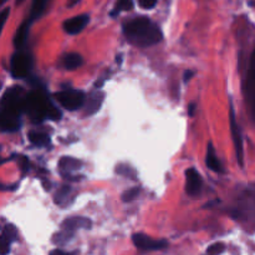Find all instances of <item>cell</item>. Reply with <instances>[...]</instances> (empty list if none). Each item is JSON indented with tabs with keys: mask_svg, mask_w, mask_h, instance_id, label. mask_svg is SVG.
Returning <instances> with one entry per match:
<instances>
[{
	"mask_svg": "<svg viewBox=\"0 0 255 255\" xmlns=\"http://www.w3.org/2000/svg\"><path fill=\"white\" fill-rule=\"evenodd\" d=\"M124 32L131 44L139 47H148L162 40L161 29L148 17H136L124 25Z\"/></svg>",
	"mask_w": 255,
	"mask_h": 255,
	"instance_id": "6da1fadb",
	"label": "cell"
},
{
	"mask_svg": "<svg viewBox=\"0 0 255 255\" xmlns=\"http://www.w3.org/2000/svg\"><path fill=\"white\" fill-rule=\"evenodd\" d=\"M25 97L19 87L7 90L1 100V128L4 132H15L20 127V115L25 111Z\"/></svg>",
	"mask_w": 255,
	"mask_h": 255,
	"instance_id": "7a4b0ae2",
	"label": "cell"
},
{
	"mask_svg": "<svg viewBox=\"0 0 255 255\" xmlns=\"http://www.w3.org/2000/svg\"><path fill=\"white\" fill-rule=\"evenodd\" d=\"M50 102L41 90H34L25 97V112L34 124H40L47 117V109Z\"/></svg>",
	"mask_w": 255,
	"mask_h": 255,
	"instance_id": "3957f363",
	"label": "cell"
},
{
	"mask_svg": "<svg viewBox=\"0 0 255 255\" xmlns=\"http://www.w3.org/2000/svg\"><path fill=\"white\" fill-rule=\"evenodd\" d=\"M55 97L64 109L70 110V111H75L84 106L85 104L84 92L77 91V90H66V91L57 92L55 94Z\"/></svg>",
	"mask_w": 255,
	"mask_h": 255,
	"instance_id": "277c9868",
	"label": "cell"
},
{
	"mask_svg": "<svg viewBox=\"0 0 255 255\" xmlns=\"http://www.w3.org/2000/svg\"><path fill=\"white\" fill-rule=\"evenodd\" d=\"M229 117H231V132H232V137H233L234 147H236L237 158H238L239 166L243 167L244 166L243 138H242V133H241V128H239V125L237 124L236 112H234L233 105L231 106V115H229Z\"/></svg>",
	"mask_w": 255,
	"mask_h": 255,
	"instance_id": "5b68a950",
	"label": "cell"
},
{
	"mask_svg": "<svg viewBox=\"0 0 255 255\" xmlns=\"http://www.w3.org/2000/svg\"><path fill=\"white\" fill-rule=\"evenodd\" d=\"M10 69H11V75L15 77V79H24V77L29 74V69H30L29 56H27L25 52L17 51L16 54L12 55Z\"/></svg>",
	"mask_w": 255,
	"mask_h": 255,
	"instance_id": "8992f818",
	"label": "cell"
},
{
	"mask_svg": "<svg viewBox=\"0 0 255 255\" xmlns=\"http://www.w3.org/2000/svg\"><path fill=\"white\" fill-rule=\"evenodd\" d=\"M134 246L141 251H161V249L167 248L168 243L166 241H156L146 234L137 233L132 237Z\"/></svg>",
	"mask_w": 255,
	"mask_h": 255,
	"instance_id": "52a82bcc",
	"label": "cell"
},
{
	"mask_svg": "<svg viewBox=\"0 0 255 255\" xmlns=\"http://www.w3.org/2000/svg\"><path fill=\"white\" fill-rule=\"evenodd\" d=\"M246 94L248 104L251 106V111L255 117V50L251 57V62H249V71L248 77H247V86H246Z\"/></svg>",
	"mask_w": 255,
	"mask_h": 255,
	"instance_id": "ba28073f",
	"label": "cell"
},
{
	"mask_svg": "<svg viewBox=\"0 0 255 255\" xmlns=\"http://www.w3.org/2000/svg\"><path fill=\"white\" fill-rule=\"evenodd\" d=\"M90 21V16L87 14L77 15V16L71 17V19H67L64 22V30L70 35H76L79 32H81L85 29L87 24Z\"/></svg>",
	"mask_w": 255,
	"mask_h": 255,
	"instance_id": "9c48e42d",
	"label": "cell"
},
{
	"mask_svg": "<svg viewBox=\"0 0 255 255\" xmlns=\"http://www.w3.org/2000/svg\"><path fill=\"white\" fill-rule=\"evenodd\" d=\"M202 178L198 172L194 168H189L186 171V191L189 196L196 197L201 193Z\"/></svg>",
	"mask_w": 255,
	"mask_h": 255,
	"instance_id": "30bf717a",
	"label": "cell"
},
{
	"mask_svg": "<svg viewBox=\"0 0 255 255\" xmlns=\"http://www.w3.org/2000/svg\"><path fill=\"white\" fill-rule=\"evenodd\" d=\"M17 239V231L14 226L7 224L5 228L2 229L1 233V243H0V248H1V255H6L10 252V246L12 242Z\"/></svg>",
	"mask_w": 255,
	"mask_h": 255,
	"instance_id": "8fae6325",
	"label": "cell"
},
{
	"mask_svg": "<svg viewBox=\"0 0 255 255\" xmlns=\"http://www.w3.org/2000/svg\"><path fill=\"white\" fill-rule=\"evenodd\" d=\"M92 223L90 219L84 218V217H72V218H67L62 222L61 228L64 231L75 232L76 229H90Z\"/></svg>",
	"mask_w": 255,
	"mask_h": 255,
	"instance_id": "7c38bea8",
	"label": "cell"
},
{
	"mask_svg": "<svg viewBox=\"0 0 255 255\" xmlns=\"http://www.w3.org/2000/svg\"><path fill=\"white\" fill-rule=\"evenodd\" d=\"M105 94L102 91H95L91 94L89 101L86 104V114L87 115H95L101 107L102 102H104Z\"/></svg>",
	"mask_w": 255,
	"mask_h": 255,
	"instance_id": "4fadbf2b",
	"label": "cell"
},
{
	"mask_svg": "<svg viewBox=\"0 0 255 255\" xmlns=\"http://www.w3.org/2000/svg\"><path fill=\"white\" fill-rule=\"evenodd\" d=\"M81 161L74 158V157H64L59 162V168L64 174L70 173L72 171H77V169L81 168Z\"/></svg>",
	"mask_w": 255,
	"mask_h": 255,
	"instance_id": "5bb4252c",
	"label": "cell"
},
{
	"mask_svg": "<svg viewBox=\"0 0 255 255\" xmlns=\"http://www.w3.org/2000/svg\"><path fill=\"white\" fill-rule=\"evenodd\" d=\"M27 137H29V141L31 142L34 146H37V147H47L50 146V143H51L49 134L44 133V132L31 131L29 132Z\"/></svg>",
	"mask_w": 255,
	"mask_h": 255,
	"instance_id": "9a60e30c",
	"label": "cell"
},
{
	"mask_svg": "<svg viewBox=\"0 0 255 255\" xmlns=\"http://www.w3.org/2000/svg\"><path fill=\"white\" fill-rule=\"evenodd\" d=\"M206 163L208 166V168H211L214 172H223L222 169V164L219 162V159L217 158L216 151L213 148V144H208V151H207V157H206Z\"/></svg>",
	"mask_w": 255,
	"mask_h": 255,
	"instance_id": "2e32d148",
	"label": "cell"
},
{
	"mask_svg": "<svg viewBox=\"0 0 255 255\" xmlns=\"http://www.w3.org/2000/svg\"><path fill=\"white\" fill-rule=\"evenodd\" d=\"M29 26H30V21L27 20V21L22 22V24L19 26V29H17L16 34H15V37H14V45L16 49H21V47L24 46L25 41H26L27 32H29Z\"/></svg>",
	"mask_w": 255,
	"mask_h": 255,
	"instance_id": "e0dca14e",
	"label": "cell"
},
{
	"mask_svg": "<svg viewBox=\"0 0 255 255\" xmlns=\"http://www.w3.org/2000/svg\"><path fill=\"white\" fill-rule=\"evenodd\" d=\"M82 65V56L76 52L65 55L64 57V66L67 70H75Z\"/></svg>",
	"mask_w": 255,
	"mask_h": 255,
	"instance_id": "ac0fdd59",
	"label": "cell"
},
{
	"mask_svg": "<svg viewBox=\"0 0 255 255\" xmlns=\"http://www.w3.org/2000/svg\"><path fill=\"white\" fill-rule=\"evenodd\" d=\"M46 1L47 0H32V5H31V10H30V17L29 21H34L35 19L40 17L44 12L45 6H46Z\"/></svg>",
	"mask_w": 255,
	"mask_h": 255,
	"instance_id": "d6986e66",
	"label": "cell"
},
{
	"mask_svg": "<svg viewBox=\"0 0 255 255\" xmlns=\"http://www.w3.org/2000/svg\"><path fill=\"white\" fill-rule=\"evenodd\" d=\"M133 7V1L132 0H117L115 5V10L112 11V15H116L120 11H128Z\"/></svg>",
	"mask_w": 255,
	"mask_h": 255,
	"instance_id": "ffe728a7",
	"label": "cell"
},
{
	"mask_svg": "<svg viewBox=\"0 0 255 255\" xmlns=\"http://www.w3.org/2000/svg\"><path fill=\"white\" fill-rule=\"evenodd\" d=\"M70 192H71V188L69 186H64L62 188H60V191L55 196V202L57 204H64V202L70 197Z\"/></svg>",
	"mask_w": 255,
	"mask_h": 255,
	"instance_id": "44dd1931",
	"label": "cell"
},
{
	"mask_svg": "<svg viewBox=\"0 0 255 255\" xmlns=\"http://www.w3.org/2000/svg\"><path fill=\"white\" fill-rule=\"evenodd\" d=\"M72 236H74V232L64 231V229H62V232H59V233L55 234L54 236V243H56V244L66 243L67 241H70V239H71Z\"/></svg>",
	"mask_w": 255,
	"mask_h": 255,
	"instance_id": "7402d4cb",
	"label": "cell"
},
{
	"mask_svg": "<svg viewBox=\"0 0 255 255\" xmlns=\"http://www.w3.org/2000/svg\"><path fill=\"white\" fill-rule=\"evenodd\" d=\"M224 249H226V246L223 243H214L207 249V253L208 255H219L223 253Z\"/></svg>",
	"mask_w": 255,
	"mask_h": 255,
	"instance_id": "603a6c76",
	"label": "cell"
},
{
	"mask_svg": "<svg viewBox=\"0 0 255 255\" xmlns=\"http://www.w3.org/2000/svg\"><path fill=\"white\" fill-rule=\"evenodd\" d=\"M138 193H139V189L138 188L128 189V191H126L124 194H122V201H124V202L133 201V199L136 198L137 196H138Z\"/></svg>",
	"mask_w": 255,
	"mask_h": 255,
	"instance_id": "cb8c5ba5",
	"label": "cell"
},
{
	"mask_svg": "<svg viewBox=\"0 0 255 255\" xmlns=\"http://www.w3.org/2000/svg\"><path fill=\"white\" fill-rule=\"evenodd\" d=\"M117 173L122 174V176H126L128 178H136V172L131 168V167L127 166H120L119 169H117Z\"/></svg>",
	"mask_w": 255,
	"mask_h": 255,
	"instance_id": "d4e9b609",
	"label": "cell"
},
{
	"mask_svg": "<svg viewBox=\"0 0 255 255\" xmlns=\"http://www.w3.org/2000/svg\"><path fill=\"white\" fill-rule=\"evenodd\" d=\"M47 117H50L51 120H59L61 117V114L54 105L50 104L49 109H47Z\"/></svg>",
	"mask_w": 255,
	"mask_h": 255,
	"instance_id": "484cf974",
	"label": "cell"
},
{
	"mask_svg": "<svg viewBox=\"0 0 255 255\" xmlns=\"http://www.w3.org/2000/svg\"><path fill=\"white\" fill-rule=\"evenodd\" d=\"M139 6L143 9H153L157 4V0H138Z\"/></svg>",
	"mask_w": 255,
	"mask_h": 255,
	"instance_id": "4316f807",
	"label": "cell"
},
{
	"mask_svg": "<svg viewBox=\"0 0 255 255\" xmlns=\"http://www.w3.org/2000/svg\"><path fill=\"white\" fill-rule=\"evenodd\" d=\"M10 14V7H5L4 10L1 11V25L4 26V24L6 22V19L7 16H9Z\"/></svg>",
	"mask_w": 255,
	"mask_h": 255,
	"instance_id": "83f0119b",
	"label": "cell"
},
{
	"mask_svg": "<svg viewBox=\"0 0 255 255\" xmlns=\"http://www.w3.org/2000/svg\"><path fill=\"white\" fill-rule=\"evenodd\" d=\"M50 255H76V254L66 253V252H62V251H60V249H56V251H52L51 253H50Z\"/></svg>",
	"mask_w": 255,
	"mask_h": 255,
	"instance_id": "f1b7e54d",
	"label": "cell"
},
{
	"mask_svg": "<svg viewBox=\"0 0 255 255\" xmlns=\"http://www.w3.org/2000/svg\"><path fill=\"white\" fill-rule=\"evenodd\" d=\"M194 111H196V104L194 102H192L191 105H189V110H188V114L189 116H194Z\"/></svg>",
	"mask_w": 255,
	"mask_h": 255,
	"instance_id": "f546056e",
	"label": "cell"
},
{
	"mask_svg": "<svg viewBox=\"0 0 255 255\" xmlns=\"http://www.w3.org/2000/svg\"><path fill=\"white\" fill-rule=\"evenodd\" d=\"M27 167H29V162H27V159L25 158V157H22V164H21L22 172H26Z\"/></svg>",
	"mask_w": 255,
	"mask_h": 255,
	"instance_id": "4dcf8cb0",
	"label": "cell"
},
{
	"mask_svg": "<svg viewBox=\"0 0 255 255\" xmlns=\"http://www.w3.org/2000/svg\"><path fill=\"white\" fill-rule=\"evenodd\" d=\"M80 1H81V0H69V1H67V7L76 6Z\"/></svg>",
	"mask_w": 255,
	"mask_h": 255,
	"instance_id": "1f68e13d",
	"label": "cell"
},
{
	"mask_svg": "<svg viewBox=\"0 0 255 255\" xmlns=\"http://www.w3.org/2000/svg\"><path fill=\"white\" fill-rule=\"evenodd\" d=\"M193 75H194L193 71H187L186 74H184V80H186V81H188V80L191 79V77L193 76Z\"/></svg>",
	"mask_w": 255,
	"mask_h": 255,
	"instance_id": "d6a6232c",
	"label": "cell"
},
{
	"mask_svg": "<svg viewBox=\"0 0 255 255\" xmlns=\"http://www.w3.org/2000/svg\"><path fill=\"white\" fill-rule=\"evenodd\" d=\"M22 1H25V0H16V5H19V4H21Z\"/></svg>",
	"mask_w": 255,
	"mask_h": 255,
	"instance_id": "836d02e7",
	"label": "cell"
},
{
	"mask_svg": "<svg viewBox=\"0 0 255 255\" xmlns=\"http://www.w3.org/2000/svg\"><path fill=\"white\" fill-rule=\"evenodd\" d=\"M6 1H7V0H0V2H1V4H5Z\"/></svg>",
	"mask_w": 255,
	"mask_h": 255,
	"instance_id": "e575fe53",
	"label": "cell"
},
{
	"mask_svg": "<svg viewBox=\"0 0 255 255\" xmlns=\"http://www.w3.org/2000/svg\"><path fill=\"white\" fill-rule=\"evenodd\" d=\"M254 193H255V187H254Z\"/></svg>",
	"mask_w": 255,
	"mask_h": 255,
	"instance_id": "d590c367",
	"label": "cell"
}]
</instances>
